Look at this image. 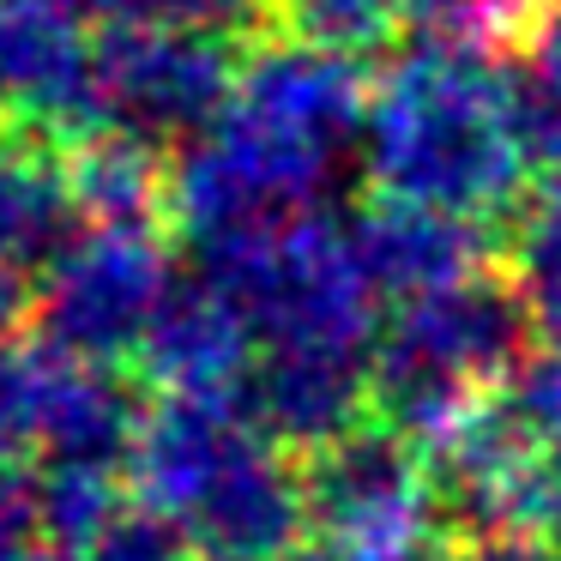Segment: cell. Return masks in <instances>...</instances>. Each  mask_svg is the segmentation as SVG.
<instances>
[{
	"label": "cell",
	"mask_w": 561,
	"mask_h": 561,
	"mask_svg": "<svg viewBox=\"0 0 561 561\" xmlns=\"http://www.w3.org/2000/svg\"><path fill=\"white\" fill-rule=\"evenodd\" d=\"M206 278L230 290L260 344H344L375 351V284L356 260L351 230L320 218L278 224L236 248H211Z\"/></svg>",
	"instance_id": "obj_4"
},
{
	"label": "cell",
	"mask_w": 561,
	"mask_h": 561,
	"mask_svg": "<svg viewBox=\"0 0 561 561\" xmlns=\"http://www.w3.org/2000/svg\"><path fill=\"white\" fill-rule=\"evenodd\" d=\"M513 290L525 296L537 332L561 344V175L525 199L519 236H513Z\"/></svg>",
	"instance_id": "obj_18"
},
{
	"label": "cell",
	"mask_w": 561,
	"mask_h": 561,
	"mask_svg": "<svg viewBox=\"0 0 561 561\" xmlns=\"http://www.w3.org/2000/svg\"><path fill=\"white\" fill-rule=\"evenodd\" d=\"M519 85V134L537 170H561V13L537 19L525 37V67H513Z\"/></svg>",
	"instance_id": "obj_19"
},
{
	"label": "cell",
	"mask_w": 561,
	"mask_h": 561,
	"mask_svg": "<svg viewBox=\"0 0 561 561\" xmlns=\"http://www.w3.org/2000/svg\"><path fill=\"white\" fill-rule=\"evenodd\" d=\"M0 122H7V103H0Z\"/></svg>",
	"instance_id": "obj_32"
},
{
	"label": "cell",
	"mask_w": 561,
	"mask_h": 561,
	"mask_svg": "<svg viewBox=\"0 0 561 561\" xmlns=\"http://www.w3.org/2000/svg\"><path fill=\"white\" fill-rule=\"evenodd\" d=\"M428 453L435 507L453 531H543V459L549 447L525 428V416L501 399H483L465 423H453Z\"/></svg>",
	"instance_id": "obj_8"
},
{
	"label": "cell",
	"mask_w": 561,
	"mask_h": 561,
	"mask_svg": "<svg viewBox=\"0 0 561 561\" xmlns=\"http://www.w3.org/2000/svg\"><path fill=\"white\" fill-rule=\"evenodd\" d=\"M368 356L375 351H344V344H266V356L248 363L236 399L266 440L320 453L363 428V416H375Z\"/></svg>",
	"instance_id": "obj_11"
},
{
	"label": "cell",
	"mask_w": 561,
	"mask_h": 561,
	"mask_svg": "<svg viewBox=\"0 0 561 561\" xmlns=\"http://www.w3.org/2000/svg\"><path fill=\"white\" fill-rule=\"evenodd\" d=\"M85 236V211L73 194V170L55 146L25 139L0 151V254L25 272H49Z\"/></svg>",
	"instance_id": "obj_14"
},
{
	"label": "cell",
	"mask_w": 561,
	"mask_h": 561,
	"mask_svg": "<svg viewBox=\"0 0 561 561\" xmlns=\"http://www.w3.org/2000/svg\"><path fill=\"white\" fill-rule=\"evenodd\" d=\"M411 31L440 43H471V49H507L537 31V0H404Z\"/></svg>",
	"instance_id": "obj_20"
},
{
	"label": "cell",
	"mask_w": 561,
	"mask_h": 561,
	"mask_svg": "<svg viewBox=\"0 0 561 561\" xmlns=\"http://www.w3.org/2000/svg\"><path fill=\"white\" fill-rule=\"evenodd\" d=\"M25 320H37V284H31L25 266L0 254V344H13V332Z\"/></svg>",
	"instance_id": "obj_27"
},
{
	"label": "cell",
	"mask_w": 561,
	"mask_h": 561,
	"mask_svg": "<svg viewBox=\"0 0 561 561\" xmlns=\"http://www.w3.org/2000/svg\"><path fill=\"white\" fill-rule=\"evenodd\" d=\"M332 151L308 146V139L272 127L266 115L230 110L182 146L170 170V218L199 242V254L211 248H236L248 236H266L278 224L314 218L320 194L332 182Z\"/></svg>",
	"instance_id": "obj_3"
},
{
	"label": "cell",
	"mask_w": 561,
	"mask_h": 561,
	"mask_svg": "<svg viewBox=\"0 0 561 561\" xmlns=\"http://www.w3.org/2000/svg\"><path fill=\"white\" fill-rule=\"evenodd\" d=\"M254 327L218 278L170 284L139 332V368L163 392H236L254 363Z\"/></svg>",
	"instance_id": "obj_12"
},
{
	"label": "cell",
	"mask_w": 561,
	"mask_h": 561,
	"mask_svg": "<svg viewBox=\"0 0 561 561\" xmlns=\"http://www.w3.org/2000/svg\"><path fill=\"white\" fill-rule=\"evenodd\" d=\"M290 561H332V556H327V549H314V556H302V549H296Z\"/></svg>",
	"instance_id": "obj_30"
},
{
	"label": "cell",
	"mask_w": 561,
	"mask_h": 561,
	"mask_svg": "<svg viewBox=\"0 0 561 561\" xmlns=\"http://www.w3.org/2000/svg\"><path fill=\"white\" fill-rule=\"evenodd\" d=\"M37 7H55V13H67V19H103V13H122V0H37Z\"/></svg>",
	"instance_id": "obj_28"
},
{
	"label": "cell",
	"mask_w": 561,
	"mask_h": 561,
	"mask_svg": "<svg viewBox=\"0 0 561 561\" xmlns=\"http://www.w3.org/2000/svg\"><path fill=\"white\" fill-rule=\"evenodd\" d=\"M0 103L43 146H85L110 127L103 67L85 25L37 0H0Z\"/></svg>",
	"instance_id": "obj_9"
},
{
	"label": "cell",
	"mask_w": 561,
	"mask_h": 561,
	"mask_svg": "<svg viewBox=\"0 0 561 561\" xmlns=\"http://www.w3.org/2000/svg\"><path fill=\"white\" fill-rule=\"evenodd\" d=\"M236 103L266 115L272 127L308 139V146L344 158L363 146L368 127V85L351 49L314 43L302 31H266L254 49L242 55V79H236Z\"/></svg>",
	"instance_id": "obj_10"
},
{
	"label": "cell",
	"mask_w": 561,
	"mask_h": 561,
	"mask_svg": "<svg viewBox=\"0 0 561 561\" xmlns=\"http://www.w3.org/2000/svg\"><path fill=\"white\" fill-rule=\"evenodd\" d=\"M404 19V0H278V25L332 49H368Z\"/></svg>",
	"instance_id": "obj_22"
},
{
	"label": "cell",
	"mask_w": 561,
	"mask_h": 561,
	"mask_svg": "<svg viewBox=\"0 0 561 561\" xmlns=\"http://www.w3.org/2000/svg\"><path fill=\"white\" fill-rule=\"evenodd\" d=\"M73 170V194L85 224H110V230H158L170 211V170H163L158 146L134 134L103 127L98 139L73 146L67 158Z\"/></svg>",
	"instance_id": "obj_15"
},
{
	"label": "cell",
	"mask_w": 561,
	"mask_h": 561,
	"mask_svg": "<svg viewBox=\"0 0 561 561\" xmlns=\"http://www.w3.org/2000/svg\"><path fill=\"white\" fill-rule=\"evenodd\" d=\"M489 224L459 218V211L411 206V199H380L375 211L351 224L356 260H363L375 296L416 302V296L453 290L489 266Z\"/></svg>",
	"instance_id": "obj_13"
},
{
	"label": "cell",
	"mask_w": 561,
	"mask_h": 561,
	"mask_svg": "<svg viewBox=\"0 0 561 561\" xmlns=\"http://www.w3.org/2000/svg\"><path fill=\"white\" fill-rule=\"evenodd\" d=\"M411 561H447V556H435V549H416V556Z\"/></svg>",
	"instance_id": "obj_31"
},
{
	"label": "cell",
	"mask_w": 561,
	"mask_h": 561,
	"mask_svg": "<svg viewBox=\"0 0 561 561\" xmlns=\"http://www.w3.org/2000/svg\"><path fill=\"white\" fill-rule=\"evenodd\" d=\"M302 489L308 525L332 561H411L428 549V519H440L428 453L387 423H363L308 453Z\"/></svg>",
	"instance_id": "obj_5"
},
{
	"label": "cell",
	"mask_w": 561,
	"mask_h": 561,
	"mask_svg": "<svg viewBox=\"0 0 561 561\" xmlns=\"http://www.w3.org/2000/svg\"><path fill=\"white\" fill-rule=\"evenodd\" d=\"M537 320L525 296L507 278H477L453 284V290L399 302L392 327L375 339L368 356V392H375V416L416 447H435L453 423L495 399L501 380L525 363Z\"/></svg>",
	"instance_id": "obj_2"
},
{
	"label": "cell",
	"mask_w": 561,
	"mask_h": 561,
	"mask_svg": "<svg viewBox=\"0 0 561 561\" xmlns=\"http://www.w3.org/2000/svg\"><path fill=\"white\" fill-rule=\"evenodd\" d=\"M459 561H561V537H549V531H489V537H471Z\"/></svg>",
	"instance_id": "obj_26"
},
{
	"label": "cell",
	"mask_w": 561,
	"mask_h": 561,
	"mask_svg": "<svg viewBox=\"0 0 561 561\" xmlns=\"http://www.w3.org/2000/svg\"><path fill=\"white\" fill-rule=\"evenodd\" d=\"M37 519H31L25 471H0V561H31Z\"/></svg>",
	"instance_id": "obj_25"
},
{
	"label": "cell",
	"mask_w": 561,
	"mask_h": 561,
	"mask_svg": "<svg viewBox=\"0 0 561 561\" xmlns=\"http://www.w3.org/2000/svg\"><path fill=\"white\" fill-rule=\"evenodd\" d=\"M25 495L37 537H49L55 549H91L127 507L115 471H98V465H37L25 471Z\"/></svg>",
	"instance_id": "obj_17"
},
{
	"label": "cell",
	"mask_w": 561,
	"mask_h": 561,
	"mask_svg": "<svg viewBox=\"0 0 561 561\" xmlns=\"http://www.w3.org/2000/svg\"><path fill=\"white\" fill-rule=\"evenodd\" d=\"M170 284L175 278H170V254H163L158 230L85 224V236L43 272L37 327L61 351L115 363L122 351L139 344L151 308L163 302Z\"/></svg>",
	"instance_id": "obj_7"
},
{
	"label": "cell",
	"mask_w": 561,
	"mask_h": 561,
	"mask_svg": "<svg viewBox=\"0 0 561 561\" xmlns=\"http://www.w3.org/2000/svg\"><path fill=\"white\" fill-rule=\"evenodd\" d=\"M61 368H67V351L49 339L0 344V471H25L31 459H43Z\"/></svg>",
	"instance_id": "obj_16"
},
{
	"label": "cell",
	"mask_w": 561,
	"mask_h": 561,
	"mask_svg": "<svg viewBox=\"0 0 561 561\" xmlns=\"http://www.w3.org/2000/svg\"><path fill=\"white\" fill-rule=\"evenodd\" d=\"M85 556L91 561H199V549H194V537H187L170 513H158V507L139 501V507L115 513L110 531H103Z\"/></svg>",
	"instance_id": "obj_23"
},
{
	"label": "cell",
	"mask_w": 561,
	"mask_h": 561,
	"mask_svg": "<svg viewBox=\"0 0 561 561\" xmlns=\"http://www.w3.org/2000/svg\"><path fill=\"white\" fill-rule=\"evenodd\" d=\"M507 404L525 416V428H531L537 440L561 447V344H549V351L525 356V363L513 368Z\"/></svg>",
	"instance_id": "obj_24"
},
{
	"label": "cell",
	"mask_w": 561,
	"mask_h": 561,
	"mask_svg": "<svg viewBox=\"0 0 561 561\" xmlns=\"http://www.w3.org/2000/svg\"><path fill=\"white\" fill-rule=\"evenodd\" d=\"M98 67L110 127L158 151L194 146L236 103V79H242L230 37L139 25V19H122L110 37H98Z\"/></svg>",
	"instance_id": "obj_6"
},
{
	"label": "cell",
	"mask_w": 561,
	"mask_h": 561,
	"mask_svg": "<svg viewBox=\"0 0 561 561\" xmlns=\"http://www.w3.org/2000/svg\"><path fill=\"white\" fill-rule=\"evenodd\" d=\"M122 19L170 31H206V37H266L278 31V0H122Z\"/></svg>",
	"instance_id": "obj_21"
},
{
	"label": "cell",
	"mask_w": 561,
	"mask_h": 561,
	"mask_svg": "<svg viewBox=\"0 0 561 561\" xmlns=\"http://www.w3.org/2000/svg\"><path fill=\"white\" fill-rule=\"evenodd\" d=\"M31 561H91L85 549H61V556H31Z\"/></svg>",
	"instance_id": "obj_29"
},
{
	"label": "cell",
	"mask_w": 561,
	"mask_h": 561,
	"mask_svg": "<svg viewBox=\"0 0 561 561\" xmlns=\"http://www.w3.org/2000/svg\"><path fill=\"white\" fill-rule=\"evenodd\" d=\"M363 163L387 199L489 224L531 187L513 67L489 49L404 37L368 91Z\"/></svg>",
	"instance_id": "obj_1"
}]
</instances>
